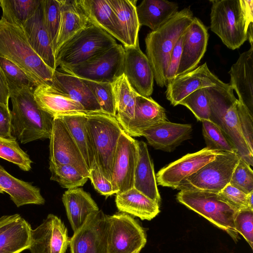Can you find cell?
<instances>
[{
	"mask_svg": "<svg viewBox=\"0 0 253 253\" xmlns=\"http://www.w3.org/2000/svg\"><path fill=\"white\" fill-rule=\"evenodd\" d=\"M189 8L178 11L156 31L145 38L146 56L152 68L154 80L161 87L166 86V75L172 51L193 20Z\"/></svg>",
	"mask_w": 253,
	"mask_h": 253,
	"instance_id": "7a4b0ae2",
	"label": "cell"
},
{
	"mask_svg": "<svg viewBox=\"0 0 253 253\" xmlns=\"http://www.w3.org/2000/svg\"><path fill=\"white\" fill-rule=\"evenodd\" d=\"M218 194L238 211L244 209H249L248 205V194L244 193L229 183Z\"/></svg>",
	"mask_w": 253,
	"mask_h": 253,
	"instance_id": "681fc988",
	"label": "cell"
},
{
	"mask_svg": "<svg viewBox=\"0 0 253 253\" xmlns=\"http://www.w3.org/2000/svg\"><path fill=\"white\" fill-rule=\"evenodd\" d=\"M202 123L206 147L211 150L237 153L234 146L217 126L210 121Z\"/></svg>",
	"mask_w": 253,
	"mask_h": 253,
	"instance_id": "ee69618b",
	"label": "cell"
},
{
	"mask_svg": "<svg viewBox=\"0 0 253 253\" xmlns=\"http://www.w3.org/2000/svg\"><path fill=\"white\" fill-rule=\"evenodd\" d=\"M33 91L25 88L10 94L11 134L22 144L49 138L51 133L53 118L39 107Z\"/></svg>",
	"mask_w": 253,
	"mask_h": 253,
	"instance_id": "3957f363",
	"label": "cell"
},
{
	"mask_svg": "<svg viewBox=\"0 0 253 253\" xmlns=\"http://www.w3.org/2000/svg\"><path fill=\"white\" fill-rule=\"evenodd\" d=\"M31 227L20 215L0 233V253H20L29 250Z\"/></svg>",
	"mask_w": 253,
	"mask_h": 253,
	"instance_id": "e575fe53",
	"label": "cell"
},
{
	"mask_svg": "<svg viewBox=\"0 0 253 253\" xmlns=\"http://www.w3.org/2000/svg\"><path fill=\"white\" fill-rule=\"evenodd\" d=\"M0 158L17 165L23 171H28L32 167V161L29 156L20 147L15 139L0 137Z\"/></svg>",
	"mask_w": 253,
	"mask_h": 253,
	"instance_id": "60d3db41",
	"label": "cell"
},
{
	"mask_svg": "<svg viewBox=\"0 0 253 253\" xmlns=\"http://www.w3.org/2000/svg\"><path fill=\"white\" fill-rule=\"evenodd\" d=\"M43 22L52 46L54 54L61 18L60 0H42Z\"/></svg>",
	"mask_w": 253,
	"mask_h": 253,
	"instance_id": "ab89813d",
	"label": "cell"
},
{
	"mask_svg": "<svg viewBox=\"0 0 253 253\" xmlns=\"http://www.w3.org/2000/svg\"><path fill=\"white\" fill-rule=\"evenodd\" d=\"M77 1L89 22L124 44L117 18L108 0H77Z\"/></svg>",
	"mask_w": 253,
	"mask_h": 253,
	"instance_id": "4316f807",
	"label": "cell"
},
{
	"mask_svg": "<svg viewBox=\"0 0 253 253\" xmlns=\"http://www.w3.org/2000/svg\"><path fill=\"white\" fill-rule=\"evenodd\" d=\"M124 47L117 43L85 62L61 71L82 79L112 83L123 74Z\"/></svg>",
	"mask_w": 253,
	"mask_h": 253,
	"instance_id": "8fae6325",
	"label": "cell"
},
{
	"mask_svg": "<svg viewBox=\"0 0 253 253\" xmlns=\"http://www.w3.org/2000/svg\"><path fill=\"white\" fill-rule=\"evenodd\" d=\"M229 184L247 194L253 191V171L241 158L233 172Z\"/></svg>",
	"mask_w": 253,
	"mask_h": 253,
	"instance_id": "f6af8a7d",
	"label": "cell"
},
{
	"mask_svg": "<svg viewBox=\"0 0 253 253\" xmlns=\"http://www.w3.org/2000/svg\"><path fill=\"white\" fill-rule=\"evenodd\" d=\"M0 67L10 94L25 88L34 89L39 84L17 64L0 55Z\"/></svg>",
	"mask_w": 253,
	"mask_h": 253,
	"instance_id": "74e56055",
	"label": "cell"
},
{
	"mask_svg": "<svg viewBox=\"0 0 253 253\" xmlns=\"http://www.w3.org/2000/svg\"><path fill=\"white\" fill-rule=\"evenodd\" d=\"M33 95L39 107L53 118L79 113L87 114L81 104L48 84L37 85Z\"/></svg>",
	"mask_w": 253,
	"mask_h": 253,
	"instance_id": "603a6c76",
	"label": "cell"
},
{
	"mask_svg": "<svg viewBox=\"0 0 253 253\" xmlns=\"http://www.w3.org/2000/svg\"><path fill=\"white\" fill-rule=\"evenodd\" d=\"M115 203L118 210L142 220H150L160 212L159 204L134 188L116 194Z\"/></svg>",
	"mask_w": 253,
	"mask_h": 253,
	"instance_id": "f1b7e54d",
	"label": "cell"
},
{
	"mask_svg": "<svg viewBox=\"0 0 253 253\" xmlns=\"http://www.w3.org/2000/svg\"><path fill=\"white\" fill-rule=\"evenodd\" d=\"M166 121H168L166 110L162 106L150 96L137 93L134 117L126 133L131 137H139L145 129Z\"/></svg>",
	"mask_w": 253,
	"mask_h": 253,
	"instance_id": "d4e9b609",
	"label": "cell"
},
{
	"mask_svg": "<svg viewBox=\"0 0 253 253\" xmlns=\"http://www.w3.org/2000/svg\"><path fill=\"white\" fill-rule=\"evenodd\" d=\"M209 34L207 27L197 17L184 34V40L176 76L195 69L204 55Z\"/></svg>",
	"mask_w": 253,
	"mask_h": 253,
	"instance_id": "d6986e66",
	"label": "cell"
},
{
	"mask_svg": "<svg viewBox=\"0 0 253 253\" xmlns=\"http://www.w3.org/2000/svg\"><path fill=\"white\" fill-rule=\"evenodd\" d=\"M4 191L0 188V194L3 193Z\"/></svg>",
	"mask_w": 253,
	"mask_h": 253,
	"instance_id": "9f6ffc18",
	"label": "cell"
},
{
	"mask_svg": "<svg viewBox=\"0 0 253 253\" xmlns=\"http://www.w3.org/2000/svg\"><path fill=\"white\" fill-rule=\"evenodd\" d=\"M107 253H139L147 239L136 220L122 212L107 215Z\"/></svg>",
	"mask_w": 253,
	"mask_h": 253,
	"instance_id": "30bf717a",
	"label": "cell"
},
{
	"mask_svg": "<svg viewBox=\"0 0 253 253\" xmlns=\"http://www.w3.org/2000/svg\"><path fill=\"white\" fill-rule=\"evenodd\" d=\"M117 43L106 32L89 22L65 42L55 54L56 69L70 68L82 64Z\"/></svg>",
	"mask_w": 253,
	"mask_h": 253,
	"instance_id": "52a82bcc",
	"label": "cell"
},
{
	"mask_svg": "<svg viewBox=\"0 0 253 253\" xmlns=\"http://www.w3.org/2000/svg\"><path fill=\"white\" fill-rule=\"evenodd\" d=\"M116 103L115 118L126 132L134 114L137 93L123 74L112 83Z\"/></svg>",
	"mask_w": 253,
	"mask_h": 253,
	"instance_id": "836d02e7",
	"label": "cell"
},
{
	"mask_svg": "<svg viewBox=\"0 0 253 253\" xmlns=\"http://www.w3.org/2000/svg\"><path fill=\"white\" fill-rule=\"evenodd\" d=\"M211 30L232 50L247 40L253 45V0H212Z\"/></svg>",
	"mask_w": 253,
	"mask_h": 253,
	"instance_id": "6da1fadb",
	"label": "cell"
},
{
	"mask_svg": "<svg viewBox=\"0 0 253 253\" xmlns=\"http://www.w3.org/2000/svg\"><path fill=\"white\" fill-rule=\"evenodd\" d=\"M83 80L92 91L102 112L115 117L116 103L112 83Z\"/></svg>",
	"mask_w": 253,
	"mask_h": 253,
	"instance_id": "b9f144b4",
	"label": "cell"
},
{
	"mask_svg": "<svg viewBox=\"0 0 253 253\" xmlns=\"http://www.w3.org/2000/svg\"><path fill=\"white\" fill-rule=\"evenodd\" d=\"M62 200L73 232L84 223L88 216L99 210L90 194L82 188L68 189Z\"/></svg>",
	"mask_w": 253,
	"mask_h": 253,
	"instance_id": "484cf974",
	"label": "cell"
},
{
	"mask_svg": "<svg viewBox=\"0 0 253 253\" xmlns=\"http://www.w3.org/2000/svg\"><path fill=\"white\" fill-rule=\"evenodd\" d=\"M49 139V162L56 165H71L84 176L88 177V169L84 158L60 117L53 118Z\"/></svg>",
	"mask_w": 253,
	"mask_h": 253,
	"instance_id": "7c38bea8",
	"label": "cell"
},
{
	"mask_svg": "<svg viewBox=\"0 0 253 253\" xmlns=\"http://www.w3.org/2000/svg\"><path fill=\"white\" fill-rule=\"evenodd\" d=\"M210 107V121L217 126L234 146L237 154L253 166V153L248 146L240 128L236 110L238 99L229 84L221 81L207 87Z\"/></svg>",
	"mask_w": 253,
	"mask_h": 253,
	"instance_id": "277c9868",
	"label": "cell"
},
{
	"mask_svg": "<svg viewBox=\"0 0 253 253\" xmlns=\"http://www.w3.org/2000/svg\"><path fill=\"white\" fill-rule=\"evenodd\" d=\"M236 110L242 134L250 150L253 153V116L238 100Z\"/></svg>",
	"mask_w": 253,
	"mask_h": 253,
	"instance_id": "7dc6e473",
	"label": "cell"
},
{
	"mask_svg": "<svg viewBox=\"0 0 253 253\" xmlns=\"http://www.w3.org/2000/svg\"><path fill=\"white\" fill-rule=\"evenodd\" d=\"M50 85L81 104L87 114L102 112L92 91L82 79L56 69Z\"/></svg>",
	"mask_w": 253,
	"mask_h": 253,
	"instance_id": "7402d4cb",
	"label": "cell"
},
{
	"mask_svg": "<svg viewBox=\"0 0 253 253\" xmlns=\"http://www.w3.org/2000/svg\"><path fill=\"white\" fill-rule=\"evenodd\" d=\"M137 145L138 154L134 172L133 188L159 204L161 197L153 163L147 145L140 141L137 142Z\"/></svg>",
	"mask_w": 253,
	"mask_h": 253,
	"instance_id": "83f0119b",
	"label": "cell"
},
{
	"mask_svg": "<svg viewBox=\"0 0 253 253\" xmlns=\"http://www.w3.org/2000/svg\"><path fill=\"white\" fill-rule=\"evenodd\" d=\"M86 116L94 160L102 174L111 181L117 146L124 130L116 118L109 114L100 112Z\"/></svg>",
	"mask_w": 253,
	"mask_h": 253,
	"instance_id": "8992f818",
	"label": "cell"
},
{
	"mask_svg": "<svg viewBox=\"0 0 253 253\" xmlns=\"http://www.w3.org/2000/svg\"><path fill=\"white\" fill-rule=\"evenodd\" d=\"M184 34L179 39L171 53L169 65L166 75V86L176 77L183 45Z\"/></svg>",
	"mask_w": 253,
	"mask_h": 253,
	"instance_id": "f907efd6",
	"label": "cell"
},
{
	"mask_svg": "<svg viewBox=\"0 0 253 253\" xmlns=\"http://www.w3.org/2000/svg\"><path fill=\"white\" fill-rule=\"evenodd\" d=\"M177 3L164 0H143L136 6L140 26L158 29L178 11Z\"/></svg>",
	"mask_w": 253,
	"mask_h": 253,
	"instance_id": "d6a6232c",
	"label": "cell"
},
{
	"mask_svg": "<svg viewBox=\"0 0 253 253\" xmlns=\"http://www.w3.org/2000/svg\"><path fill=\"white\" fill-rule=\"evenodd\" d=\"M238 233L242 235L251 248L253 249V210L244 209L239 210L234 219Z\"/></svg>",
	"mask_w": 253,
	"mask_h": 253,
	"instance_id": "bcb514c9",
	"label": "cell"
},
{
	"mask_svg": "<svg viewBox=\"0 0 253 253\" xmlns=\"http://www.w3.org/2000/svg\"><path fill=\"white\" fill-rule=\"evenodd\" d=\"M20 215L17 213L3 215L0 217V233Z\"/></svg>",
	"mask_w": 253,
	"mask_h": 253,
	"instance_id": "db71d44e",
	"label": "cell"
},
{
	"mask_svg": "<svg viewBox=\"0 0 253 253\" xmlns=\"http://www.w3.org/2000/svg\"><path fill=\"white\" fill-rule=\"evenodd\" d=\"M177 200L226 232L234 241L239 236L234 225L238 211L218 193L200 190H180Z\"/></svg>",
	"mask_w": 253,
	"mask_h": 253,
	"instance_id": "ba28073f",
	"label": "cell"
},
{
	"mask_svg": "<svg viewBox=\"0 0 253 253\" xmlns=\"http://www.w3.org/2000/svg\"><path fill=\"white\" fill-rule=\"evenodd\" d=\"M222 152L205 147L198 152L188 154L161 169L156 175L157 184L177 189L184 180Z\"/></svg>",
	"mask_w": 253,
	"mask_h": 253,
	"instance_id": "5bb4252c",
	"label": "cell"
},
{
	"mask_svg": "<svg viewBox=\"0 0 253 253\" xmlns=\"http://www.w3.org/2000/svg\"><path fill=\"white\" fill-rule=\"evenodd\" d=\"M86 114L79 113L60 117L78 146L88 169L92 167L94 157L87 128Z\"/></svg>",
	"mask_w": 253,
	"mask_h": 253,
	"instance_id": "d590c367",
	"label": "cell"
},
{
	"mask_svg": "<svg viewBox=\"0 0 253 253\" xmlns=\"http://www.w3.org/2000/svg\"><path fill=\"white\" fill-rule=\"evenodd\" d=\"M137 142L124 131L119 137L111 181L116 194L133 187L138 154Z\"/></svg>",
	"mask_w": 253,
	"mask_h": 253,
	"instance_id": "9a60e30c",
	"label": "cell"
},
{
	"mask_svg": "<svg viewBox=\"0 0 253 253\" xmlns=\"http://www.w3.org/2000/svg\"><path fill=\"white\" fill-rule=\"evenodd\" d=\"M0 137L9 139H14L11 134L10 111L9 107L1 103H0Z\"/></svg>",
	"mask_w": 253,
	"mask_h": 253,
	"instance_id": "816d5d0a",
	"label": "cell"
},
{
	"mask_svg": "<svg viewBox=\"0 0 253 253\" xmlns=\"http://www.w3.org/2000/svg\"><path fill=\"white\" fill-rule=\"evenodd\" d=\"M253 191L248 195V205L249 209L253 210Z\"/></svg>",
	"mask_w": 253,
	"mask_h": 253,
	"instance_id": "11a10c76",
	"label": "cell"
},
{
	"mask_svg": "<svg viewBox=\"0 0 253 253\" xmlns=\"http://www.w3.org/2000/svg\"><path fill=\"white\" fill-rule=\"evenodd\" d=\"M0 55L17 64L38 83L50 85L55 70L30 44L23 27L0 19Z\"/></svg>",
	"mask_w": 253,
	"mask_h": 253,
	"instance_id": "5b68a950",
	"label": "cell"
},
{
	"mask_svg": "<svg viewBox=\"0 0 253 253\" xmlns=\"http://www.w3.org/2000/svg\"><path fill=\"white\" fill-rule=\"evenodd\" d=\"M221 82L210 71L205 62L170 81L167 85L166 97L175 106L195 90L215 86Z\"/></svg>",
	"mask_w": 253,
	"mask_h": 253,
	"instance_id": "ac0fdd59",
	"label": "cell"
},
{
	"mask_svg": "<svg viewBox=\"0 0 253 253\" xmlns=\"http://www.w3.org/2000/svg\"><path fill=\"white\" fill-rule=\"evenodd\" d=\"M49 164L50 179L56 181L62 187L67 190L83 186L88 179L71 165H56L50 162Z\"/></svg>",
	"mask_w": 253,
	"mask_h": 253,
	"instance_id": "f35d334b",
	"label": "cell"
},
{
	"mask_svg": "<svg viewBox=\"0 0 253 253\" xmlns=\"http://www.w3.org/2000/svg\"><path fill=\"white\" fill-rule=\"evenodd\" d=\"M22 27L34 51L48 67L55 70L54 52L44 24L42 2L34 15L23 24Z\"/></svg>",
	"mask_w": 253,
	"mask_h": 253,
	"instance_id": "cb8c5ba5",
	"label": "cell"
},
{
	"mask_svg": "<svg viewBox=\"0 0 253 253\" xmlns=\"http://www.w3.org/2000/svg\"><path fill=\"white\" fill-rule=\"evenodd\" d=\"M0 188L8 194L17 207L28 204L43 205L39 188L10 174L0 165Z\"/></svg>",
	"mask_w": 253,
	"mask_h": 253,
	"instance_id": "f546056e",
	"label": "cell"
},
{
	"mask_svg": "<svg viewBox=\"0 0 253 253\" xmlns=\"http://www.w3.org/2000/svg\"><path fill=\"white\" fill-rule=\"evenodd\" d=\"M179 105L188 108L198 120L210 121L211 111L207 87L195 90L182 99Z\"/></svg>",
	"mask_w": 253,
	"mask_h": 253,
	"instance_id": "7bdbcfd3",
	"label": "cell"
},
{
	"mask_svg": "<svg viewBox=\"0 0 253 253\" xmlns=\"http://www.w3.org/2000/svg\"><path fill=\"white\" fill-rule=\"evenodd\" d=\"M42 0H0L2 19L15 25L22 27L35 13Z\"/></svg>",
	"mask_w": 253,
	"mask_h": 253,
	"instance_id": "8d00e7d4",
	"label": "cell"
},
{
	"mask_svg": "<svg viewBox=\"0 0 253 253\" xmlns=\"http://www.w3.org/2000/svg\"><path fill=\"white\" fill-rule=\"evenodd\" d=\"M10 93L4 75L0 67V103L8 107Z\"/></svg>",
	"mask_w": 253,
	"mask_h": 253,
	"instance_id": "f5cc1de1",
	"label": "cell"
},
{
	"mask_svg": "<svg viewBox=\"0 0 253 253\" xmlns=\"http://www.w3.org/2000/svg\"><path fill=\"white\" fill-rule=\"evenodd\" d=\"M240 158L236 152H222L184 180L177 189L218 193L230 183Z\"/></svg>",
	"mask_w": 253,
	"mask_h": 253,
	"instance_id": "9c48e42d",
	"label": "cell"
},
{
	"mask_svg": "<svg viewBox=\"0 0 253 253\" xmlns=\"http://www.w3.org/2000/svg\"><path fill=\"white\" fill-rule=\"evenodd\" d=\"M60 1L61 18L54 56L65 42L85 28L89 22L77 0H60Z\"/></svg>",
	"mask_w": 253,
	"mask_h": 253,
	"instance_id": "4dcf8cb0",
	"label": "cell"
},
{
	"mask_svg": "<svg viewBox=\"0 0 253 253\" xmlns=\"http://www.w3.org/2000/svg\"><path fill=\"white\" fill-rule=\"evenodd\" d=\"M88 178L90 180L95 189L106 198L116 194L113 186L101 173L95 161L89 169Z\"/></svg>",
	"mask_w": 253,
	"mask_h": 253,
	"instance_id": "c3c4849f",
	"label": "cell"
},
{
	"mask_svg": "<svg viewBox=\"0 0 253 253\" xmlns=\"http://www.w3.org/2000/svg\"><path fill=\"white\" fill-rule=\"evenodd\" d=\"M119 24L124 40V47L135 46L139 42L140 27L136 12V0H108Z\"/></svg>",
	"mask_w": 253,
	"mask_h": 253,
	"instance_id": "1f68e13d",
	"label": "cell"
},
{
	"mask_svg": "<svg viewBox=\"0 0 253 253\" xmlns=\"http://www.w3.org/2000/svg\"><path fill=\"white\" fill-rule=\"evenodd\" d=\"M69 240L63 222L49 214L39 226L31 229L29 250L31 253H65Z\"/></svg>",
	"mask_w": 253,
	"mask_h": 253,
	"instance_id": "2e32d148",
	"label": "cell"
},
{
	"mask_svg": "<svg viewBox=\"0 0 253 253\" xmlns=\"http://www.w3.org/2000/svg\"><path fill=\"white\" fill-rule=\"evenodd\" d=\"M124 47L123 74L137 93L150 97L153 91L154 77L146 55L140 49L139 42L135 46Z\"/></svg>",
	"mask_w": 253,
	"mask_h": 253,
	"instance_id": "e0dca14e",
	"label": "cell"
},
{
	"mask_svg": "<svg viewBox=\"0 0 253 253\" xmlns=\"http://www.w3.org/2000/svg\"><path fill=\"white\" fill-rule=\"evenodd\" d=\"M192 131L190 124L166 121L145 129L140 136L145 137L148 143L156 149L171 152L183 141L190 138Z\"/></svg>",
	"mask_w": 253,
	"mask_h": 253,
	"instance_id": "ffe728a7",
	"label": "cell"
},
{
	"mask_svg": "<svg viewBox=\"0 0 253 253\" xmlns=\"http://www.w3.org/2000/svg\"><path fill=\"white\" fill-rule=\"evenodd\" d=\"M107 215L101 210L90 214L70 238L71 253H107Z\"/></svg>",
	"mask_w": 253,
	"mask_h": 253,
	"instance_id": "4fadbf2b",
	"label": "cell"
},
{
	"mask_svg": "<svg viewBox=\"0 0 253 253\" xmlns=\"http://www.w3.org/2000/svg\"><path fill=\"white\" fill-rule=\"evenodd\" d=\"M229 84L242 103L253 116V45L241 54L229 72Z\"/></svg>",
	"mask_w": 253,
	"mask_h": 253,
	"instance_id": "44dd1931",
	"label": "cell"
}]
</instances>
